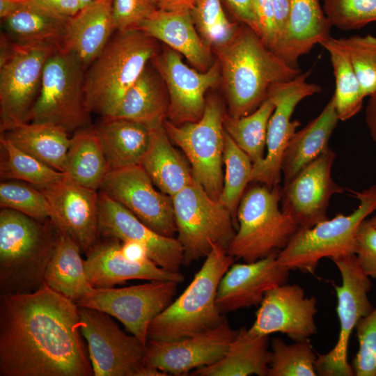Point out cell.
Instances as JSON below:
<instances>
[{"label": "cell", "instance_id": "cell-6", "mask_svg": "<svg viewBox=\"0 0 376 376\" xmlns=\"http://www.w3.org/2000/svg\"><path fill=\"white\" fill-rule=\"evenodd\" d=\"M282 188L261 184L244 191L237 211L238 229L227 251L234 258L253 262L277 254L299 228L279 207Z\"/></svg>", "mask_w": 376, "mask_h": 376}, {"label": "cell", "instance_id": "cell-23", "mask_svg": "<svg viewBox=\"0 0 376 376\" xmlns=\"http://www.w3.org/2000/svg\"><path fill=\"white\" fill-rule=\"evenodd\" d=\"M276 255L230 267L217 292L216 303L221 313L260 304L269 290L288 282L290 269L279 262Z\"/></svg>", "mask_w": 376, "mask_h": 376}, {"label": "cell", "instance_id": "cell-5", "mask_svg": "<svg viewBox=\"0 0 376 376\" xmlns=\"http://www.w3.org/2000/svg\"><path fill=\"white\" fill-rule=\"evenodd\" d=\"M157 55L155 39L140 30L118 32L92 63L84 93L91 113L111 116L123 97Z\"/></svg>", "mask_w": 376, "mask_h": 376}, {"label": "cell", "instance_id": "cell-3", "mask_svg": "<svg viewBox=\"0 0 376 376\" xmlns=\"http://www.w3.org/2000/svg\"><path fill=\"white\" fill-rule=\"evenodd\" d=\"M59 228L20 212L0 210V295L33 292L45 283Z\"/></svg>", "mask_w": 376, "mask_h": 376}, {"label": "cell", "instance_id": "cell-36", "mask_svg": "<svg viewBox=\"0 0 376 376\" xmlns=\"http://www.w3.org/2000/svg\"><path fill=\"white\" fill-rule=\"evenodd\" d=\"M169 97L159 77L148 66L127 91L111 116L141 123L149 129L163 124Z\"/></svg>", "mask_w": 376, "mask_h": 376}, {"label": "cell", "instance_id": "cell-53", "mask_svg": "<svg viewBox=\"0 0 376 376\" xmlns=\"http://www.w3.org/2000/svg\"><path fill=\"white\" fill-rule=\"evenodd\" d=\"M61 15L71 17L81 9L79 0H42Z\"/></svg>", "mask_w": 376, "mask_h": 376}, {"label": "cell", "instance_id": "cell-47", "mask_svg": "<svg viewBox=\"0 0 376 376\" xmlns=\"http://www.w3.org/2000/svg\"><path fill=\"white\" fill-rule=\"evenodd\" d=\"M157 7L151 0H113L112 15L118 32L137 29Z\"/></svg>", "mask_w": 376, "mask_h": 376}, {"label": "cell", "instance_id": "cell-17", "mask_svg": "<svg viewBox=\"0 0 376 376\" xmlns=\"http://www.w3.org/2000/svg\"><path fill=\"white\" fill-rule=\"evenodd\" d=\"M336 153L330 148L284 184L281 208L299 228H310L328 219L331 198L344 191L331 174Z\"/></svg>", "mask_w": 376, "mask_h": 376}, {"label": "cell", "instance_id": "cell-51", "mask_svg": "<svg viewBox=\"0 0 376 376\" xmlns=\"http://www.w3.org/2000/svg\"><path fill=\"white\" fill-rule=\"evenodd\" d=\"M277 28L278 43L276 53L278 54L285 39L290 0H272Z\"/></svg>", "mask_w": 376, "mask_h": 376}, {"label": "cell", "instance_id": "cell-14", "mask_svg": "<svg viewBox=\"0 0 376 376\" xmlns=\"http://www.w3.org/2000/svg\"><path fill=\"white\" fill-rule=\"evenodd\" d=\"M79 328L86 340L93 376H138L146 345L128 335L103 311L79 306Z\"/></svg>", "mask_w": 376, "mask_h": 376}, {"label": "cell", "instance_id": "cell-2", "mask_svg": "<svg viewBox=\"0 0 376 376\" xmlns=\"http://www.w3.org/2000/svg\"><path fill=\"white\" fill-rule=\"evenodd\" d=\"M215 50L228 115L233 117L250 114L267 98L274 84L290 81L301 73L244 24L231 40Z\"/></svg>", "mask_w": 376, "mask_h": 376}, {"label": "cell", "instance_id": "cell-30", "mask_svg": "<svg viewBox=\"0 0 376 376\" xmlns=\"http://www.w3.org/2000/svg\"><path fill=\"white\" fill-rule=\"evenodd\" d=\"M271 360L269 336L242 327L225 354L217 362L191 372L196 376H267Z\"/></svg>", "mask_w": 376, "mask_h": 376}, {"label": "cell", "instance_id": "cell-54", "mask_svg": "<svg viewBox=\"0 0 376 376\" xmlns=\"http://www.w3.org/2000/svg\"><path fill=\"white\" fill-rule=\"evenodd\" d=\"M157 9L182 12H191L198 0H151Z\"/></svg>", "mask_w": 376, "mask_h": 376}, {"label": "cell", "instance_id": "cell-42", "mask_svg": "<svg viewBox=\"0 0 376 376\" xmlns=\"http://www.w3.org/2000/svg\"><path fill=\"white\" fill-rule=\"evenodd\" d=\"M191 13L201 37L214 48L231 40L241 26L226 17L222 0H198Z\"/></svg>", "mask_w": 376, "mask_h": 376}, {"label": "cell", "instance_id": "cell-44", "mask_svg": "<svg viewBox=\"0 0 376 376\" xmlns=\"http://www.w3.org/2000/svg\"><path fill=\"white\" fill-rule=\"evenodd\" d=\"M0 207L20 212L41 221L53 218L52 207L42 191L19 180L1 182Z\"/></svg>", "mask_w": 376, "mask_h": 376}, {"label": "cell", "instance_id": "cell-25", "mask_svg": "<svg viewBox=\"0 0 376 376\" xmlns=\"http://www.w3.org/2000/svg\"><path fill=\"white\" fill-rule=\"evenodd\" d=\"M137 30L182 54L201 72L213 65L210 47L199 36L191 12L156 9Z\"/></svg>", "mask_w": 376, "mask_h": 376}, {"label": "cell", "instance_id": "cell-19", "mask_svg": "<svg viewBox=\"0 0 376 376\" xmlns=\"http://www.w3.org/2000/svg\"><path fill=\"white\" fill-rule=\"evenodd\" d=\"M225 318L217 327L175 340H148L143 363L168 375H185L211 365L226 352L237 334Z\"/></svg>", "mask_w": 376, "mask_h": 376}, {"label": "cell", "instance_id": "cell-8", "mask_svg": "<svg viewBox=\"0 0 376 376\" xmlns=\"http://www.w3.org/2000/svg\"><path fill=\"white\" fill-rule=\"evenodd\" d=\"M85 69L75 54L55 52L45 63L29 122L51 124L69 134L92 125L84 93Z\"/></svg>", "mask_w": 376, "mask_h": 376}, {"label": "cell", "instance_id": "cell-39", "mask_svg": "<svg viewBox=\"0 0 376 376\" xmlns=\"http://www.w3.org/2000/svg\"><path fill=\"white\" fill-rule=\"evenodd\" d=\"M320 45L329 54L336 83L335 107L339 120L345 121L359 112L366 97L347 56L333 38L330 36Z\"/></svg>", "mask_w": 376, "mask_h": 376}, {"label": "cell", "instance_id": "cell-33", "mask_svg": "<svg viewBox=\"0 0 376 376\" xmlns=\"http://www.w3.org/2000/svg\"><path fill=\"white\" fill-rule=\"evenodd\" d=\"M1 134L20 150L64 173L70 142L64 130L48 123L24 122L8 126Z\"/></svg>", "mask_w": 376, "mask_h": 376}, {"label": "cell", "instance_id": "cell-1", "mask_svg": "<svg viewBox=\"0 0 376 376\" xmlns=\"http://www.w3.org/2000/svg\"><path fill=\"white\" fill-rule=\"evenodd\" d=\"M79 306L45 283L0 295V376H93Z\"/></svg>", "mask_w": 376, "mask_h": 376}, {"label": "cell", "instance_id": "cell-31", "mask_svg": "<svg viewBox=\"0 0 376 376\" xmlns=\"http://www.w3.org/2000/svg\"><path fill=\"white\" fill-rule=\"evenodd\" d=\"M150 131L149 146L140 165L159 191L173 197L195 182L191 167L171 143L163 124Z\"/></svg>", "mask_w": 376, "mask_h": 376}, {"label": "cell", "instance_id": "cell-10", "mask_svg": "<svg viewBox=\"0 0 376 376\" xmlns=\"http://www.w3.org/2000/svg\"><path fill=\"white\" fill-rule=\"evenodd\" d=\"M183 265L205 258L216 243L228 249L235 231L230 211L197 182L171 197Z\"/></svg>", "mask_w": 376, "mask_h": 376}, {"label": "cell", "instance_id": "cell-24", "mask_svg": "<svg viewBox=\"0 0 376 376\" xmlns=\"http://www.w3.org/2000/svg\"><path fill=\"white\" fill-rule=\"evenodd\" d=\"M121 241L113 237H100L84 260L87 278L95 288H113L130 280L173 281L181 283L184 276L168 271L152 260L144 263L127 259L120 250Z\"/></svg>", "mask_w": 376, "mask_h": 376}, {"label": "cell", "instance_id": "cell-57", "mask_svg": "<svg viewBox=\"0 0 376 376\" xmlns=\"http://www.w3.org/2000/svg\"><path fill=\"white\" fill-rule=\"evenodd\" d=\"M369 221L370 222V224L375 227L376 228V212L375 214L370 219H368Z\"/></svg>", "mask_w": 376, "mask_h": 376}, {"label": "cell", "instance_id": "cell-32", "mask_svg": "<svg viewBox=\"0 0 376 376\" xmlns=\"http://www.w3.org/2000/svg\"><path fill=\"white\" fill-rule=\"evenodd\" d=\"M95 127L109 171L140 165L150 143L148 127L124 118L102 117Z\"/></svg>", "mask_w": 376, "mask_h": 376}, {"label": "cell", "instance_id": "cell-40", "mask_svg": "<svg viewBox=\"0 0 376 376\" xmlns=\"http://www.w3.org/2000/svg\"><path fill=\"white\" fill-rule=\"evenodd\" d=\"M224 164L225 174L219 202L231 213L237 225V211L249 182H251L253 162L224 130Z\"/></svg>", "mask_w": 376, "mask_h": 376}, {"label": "cell", "instance_id": "cell-55", "mask_svg": "<svg viewBox=\"0 0 376 376\" xmlns=\"http://www.w3.org/2000/svg\"><path fill=\"white\" fill-rule=\"evenodd\" d=\"M366 108V123L372 139L376 142V91L369 96Z\"/></svg>", "mask_w": 376, "mask_h": 376}, {"label": "cell", "instance_id": "cell-50", "mask_svg": "<svg viewBox=\"0 0 376 376\" xmlns=\"http://www.w3.org/2000/svg\"><path fill=\"white\" fill-rule=\"evenodd\" d=\"M224 1L234 17L252 29L259 36V26L253 9V0Z\"/></svg>", "mask_w": 376, "mask_h": 376}, {"label": "cell", "instance_id": "cell-56", "mask_svg": "<svg viewBox=\"0 0 376 376\" xmlns=\"http://www.w3.org/2000/svg\"><path fill=\"white\" fill-rule=\"evenodd\" d=\"M23 0H0V17L5 19L22 5Z\"/></svg>", "mask_w": 376, "mask_h": 376}, {"label": "cell", "instance_id": "cell-48", "mask_svg": "<svg viewBox=\"0 0 376 376\" xmlns=\"http://www.w3.org/2000/svg\"><path fill=\"white\" fill-rule=\"evenodd\" d=\"M354 255L363 272L376 279V228L367 219L357 230Z\"/></svg>", "mask_w": 376, "mask_h": 376}, {"label": "cell", "instance_id": "cell-4", "mask_svg": "<svg viewBox=\"0 0 376 376\" xmlns=\"http://www.w3.org/2000/svg\"><path fill=\"white\" fill-rule=\"evenodd\" d=\"M227 249L212 244L200 269L184 292L150 322L148 340H175L219 326L221 315L216 297L219 283L233 264Z\"/></svg>", "mask_w": 376, "mask_h": 376}, {"label": "cell", "instance_id": "cell-34", "mask_svg": "<svg viewBox=\"0 0 376 376\" xmlns=\"http://www.w3.org/2000/svg\"><path fill=\"white\" fill-rule=\"evenodd\" d=\"M58 228V241L44 281L50 288L76 303L93 288L87 278L80 247L64 229Z\"/></svg>", "mask_w": 376, "mask_h": 376}, {"label": "cell", "instance_id": "cell-29", "mask_svg": "<svg viewBox=\"0 0 376 376\" xmlns=\"http://www.w3.org/2000/svg\"><path fill=\"white\" fill-rule=\"evenodd\" d=\"M338 121L332 96L320 113L290 140L281 164L284 184L329 148V141Z\"/></svg>", "mask_w": 376, "mask_h": 376}, {"label": "cell", "instance_id": "cell-21", "mask_svg": "<svg viewBox=\"0 0 376 376\" xmlns=\"http://www.w3.org/2000/svg\"><path fill=\"white\" fill-rule=\"evenodd\" d=\"M38 189L52 207V220L70 235L86 256L101 237L99 191L79 186L67 176Z\"/></svg>", "mask_w": 376, "mask_h": 376}, {"label": "cell", "instance_id": "cell-12", "mask_svg": "<svg viewBox=\"0 0 376 376\" xmlns=\"http://www.w3.org/2000/svg\"><path fill=\"white\" fill-rule=\"evenodd\" d=\"M331 260L341 276V284L334 285L340 329L334 347L325 354H317L315 370L320 376H353L354 372L347 359L349 342L359 321L374 308L368 297L372 282L354 254Z\"/></svg>", "mask_w": 376, "mask_h": 376}, {"label": "cell", "instance_id": "cell-37", "mask_svg": "<svg viewBox=\"0 0 376 376\" xmlns=\"http://www.w3.org/2000/svg\"><path fill=\"white\" fill-rule=\"evenodd\" d=\"M274 107L272 100L267 97L250 114L241 117L224 116L225 131L249 156L253 165L261 162L265 158L268 123Z\"/></svg>", "mask_w": 376, "mask_h": 376}, {"label": "cell", "instance_id": "cell-7", "mask_svg": "<svg viewBox=\"0 0 376 376\" xmlns=\"http://www.w3.org/2000/svg\"><path fill=\"white\" fill-rule=\"evenodd\" d=\"M355 195L359 205L352 213L338 214L312 227L299 228L277 253L279 262L290 270L313 274L322 258L354 254L359 226L376 211V185Z\"/></svg>", "mask_w": 376, "mask_h": 376}, {"label": "cell", "instance_id": "cell-35", "mask_svg": "<svg viewBox=\"0 0 376 376\" xmlns=\"http://www.w3.org/2000/svg\"><path fill=\"white\" fill-rule=\"evenodd\" d=\"M109 172L95 126L76 131L70 136L64 173L74 183L99 191Z\"/></svg>", "mask_w": 376, "mask_h": 376}, {"label": "cell", "instance_id": "cell-26", "mask_svg": "<svg viewBox=\"0 0 376 376\" xmlns=\"http://www.w3.org/2000/svg\"><path fill=\"white\" fill-rule=\"evenodd\" d=\"M113 0H95L69 18L61 49L75 54L86 68L103 51L115 30Z\"/></svg>", "mask_w": 376, "mask_h": 376}, {"label": "cell", "instance_id": "cell-13", "mask_svg": "<svg viewBox=\"0 0 376 376\" xmlns=\"http://www.w3.org/2000/svg\"><path fill=\"white\" fill-rule=\"evenodd\" d=\"M178 283L150 281L124 288H93L76 304L116 318L127 331L146 345L150 322L172 302Z\"/></svg>", "mask_w": 376, "mask_h": 376}, {"label": "cell", "instance_id": "cell-41", "mask_svg": "<svg viewBox=\"0 0 376 376\" xmlns=\"http://www.w3.org/2000/svg\"><path fill=\"white\" fill-rule=\"evenodd\" d=\"M267 376H316L317 354L308 339L288 344L280 338L272 341Z\"/></svg>", "mask_w": 376, "mask_h": 376}, {"label": "cell", "instance_id": "cell-9", "mask_svg": "<svg viewBox=\"0 0 376 376\" xmlns=\"http://www.w3.org/2000/svg\"><path fill=\"white\" fill-rule=\"evenodd\" d=\"M59 49L52 45L19 44L1 35V130L15 123L29 122L40 90L45 63Z\"/></svg>", "mask_w": 376, "mask_h": 376}, {"label": "cell", "instance_id": "cell-58", "mask_svg": "<svg viewBox=\"0 0 376 376\" xmlns=\"http://www.w3.org/2000/svg\"><path fill=\"white\" fill-rule=\"evenodd\" d=\"M79 1H80V4H81V8L84 6L91 3L92 1L95 0H79Z\"/></svg>", "mask_w": 376, "mask_h": 376}, {"label": "cell", "instance_id": "cell-11", "mask_svg": "<svg viewBox=\"0 0 376 376\" xmlns=\"http://www.w3.org/2000/svg\"><path fill=\"white\" fill-rule=\"evenodd\" d=\"M224 116L220 101L210 97L198 121L176 125L165 119L163 123L170 139L187 157L195 182L218 201L224 180Z\"/></svg>", "mask_w": 376, "mask_h": 376}, {"label": "cell", "instance_id": "cell-15", "mask_svg": "<svg viewBox=\"0 0 376 376\" xmlns=\"http://www.w3.org/2000/svg\"><path fill=\"white\" fill-rule=\"evenodd\" d=\"M309 72L300 73L293 79L274 84L267 97L274 103V110L267 127L264 159L253 165L251 182H258L272 187L279 185L281 179V164L288 144L300 123L292 120L297 105L304 99L321 91L320 85L309 83Z\"/></svg>", "mask_w": 376, "mask_h": 376}, {"label": "cell", "instance_id": "cell-49", "mask_svg": "<svg viewBox=\"0 0 376 376\" xmlns=\"http://www.w3.org/2000/svg\"><path fill=\"white\" fill-rule=\"evenodd\" d=\"M253 5L259 26V36L264 44L276 53L278 36L272 1L253 0Z\"/></svg>", "mask_w": 376, "mask_h": 376}, {"label": "cell", "instance_id": "cell-43", "mask_svg": "<svg viewBox=\"0 0 376 376\" xmlns=\"http://www.w3.org/2000/svg\"><path fill=\"white\" fill-rule=\"evenodd\" d=\"M347 56L364 96L376 91V37L370 34L334 38Z\"/></svg>", "mask_w": 376, "mask_h": 376}, {"label": "cell", "instance_id": "cell-46", "mask_svg": "<svg viewBox=\"0 0 376 376\" xmlns=\"http://www.w3.org/2000/svg\"><path fill=\"white\" fill-rule=\"evenodd\" d=\"M358 351L352 362L356 376H376V306L357 323Z\"/></svg>", "mask_w": 376, "mask_h": 376}, {"label": "cell", "instance_id": "cell-28", "mask_svg": "<svg viewBox=\"0 0 376 376\" xmlns=\"http://www.w3.org/2000/svg\"><path fill=\"white\" fill-rule=\"evenodd\" d=\"M331 25L318 0H290L287 30L278 54L298 68V59L330 37Z\"/></svg>", "mask_w": 376, "mask_h": 376}, {"label": "cell", "instance_id": "cell-52", "mask_svg": "<svg viewBox=\"0 0 376 376\" xmlns=\"http://www.w3.org/2000/svg\"><path fill=\"white\" fill-rule=\"evenodd\" d=\"M120 250L123 255L132 262L144 263L151 260L147 248L136 241L130 240L121 241Z\"/></svg>", "mask_w": 376, "mask_h": 376}, {"label": "cell", "instance_id": "cell-27", "mask_svg": "<svg viewBox=\"0 0 376 376\" xmlns=\"http://www.w3.org/2000/svg\"><path fill=\"white\" fill-rule=\"evenodd\" d=\"M70 17L60 15L42 0H23L2 19L6 36L19 44H45L61 48Z\"/></svg>", "mask_w": 376, "mask_h": 376}, {"label": "cell", "instance_id": "cell-22", "mask_svg": "<svg viewBox=\"0 0 376 376\" xmlns=\"http://www.w3.org/2000/svg\"><path fill=\"white\" fill-rule=\"evenodd\" d=\"M100 237L143 244L150 258L168 271L178 272L183 265V249L177 238L162 235L139 219L126 207L99 191Z\"/></svg>", "mask_w": 376, "mask_h": 376}, {"label": "cell", "instance_id": "cell-38", "mask_svg": "<svg viewBox=\"0 0 376 376\" xmlns=\"http://www.w3.org/2000/svg\"><path fill=\"white\" fill-rule=\"evenodd\" d=\"M0 151V176L3 180H19L41 188L67 176L20 150L2 134Z\"/></svg>", "mask_w": 376, "mask_h": 376}, {"label": "cell", "instance_id": "cell-20", "mask_svg": "<svg viewBox=\"0 0 376 376\" xmlns=\"http://www.w3.org/2000/svg\"><path fill=\"white\" fill-rule=\"evenodd\" d=\"M317 304L298 284L276 285L265 293L248 329L261 336L282 333L294 341L308 339L317 332Z\"/></svg>", "mask_w": 376, "mask_h": 376}, {"label": "cell", "instance_id": "cell-16", "mask_svg": "<svg viewBox=\"0 0 376 376\" xmlns=\"http://www.w3.org/2000/svg\"><path fill=\"white\" fill-rule=\"evenodd\" d=\"M141 165L111 171L99 191L120 203L157 233H177L171 196L158 191Z\"/></svg>", "mask_w": 376, "mask_h": 376}, {"label": "cell", "instance_id": "cell-18", "mask_svg": "<svg viewBox=\"0 0 376 376\" xmlns=\"http://www.w3.org/2000/svg\"><path fill=\"white\" fill-rule=\"evenodd\" d=\"M153 59L166 87L169 120L176 125L198 121L205 111L206 91L221 79L218 61L205 72L197 71L185 64L180 54L169 47Z\"/></svg>", "mask_w": 376, "mask_h": 376}, {"label": "cell", "instance_id": "cell-45", "mask_svg": "<svg viewBox=\"0 0 376 376\" xmlns=\"http://www.w3.org/2000/svg\"><path fill=\"white\" fill-rule=\"evenodd\" d=\"M331 26L344 31L361 29L376 22V0H322Z\"/></svg>", "mask_w": 376, "mask_h": 376}]
</instances>
